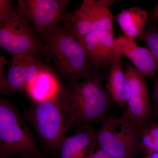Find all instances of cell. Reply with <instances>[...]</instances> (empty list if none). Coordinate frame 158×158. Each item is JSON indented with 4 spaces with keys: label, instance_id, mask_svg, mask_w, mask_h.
I'll return each instance as SVG.
<instances>
[{
    "label": "cell",
    "instance_id": "obj_9",
    "mask_svg": "<svg viewBox=\"0 0 158 158\" xmlns=\"http://www.w3.org/2000/svg\"><path fill=\"white\" fill-rule=\"evenodd\" d=\"M125 72L129 81L131 93L123 115L142 130L152 120L153 106L146 77L128 62Z\"/></svg>",
    "mask_w": 158,
    "mask_h": 158
},
{
    "label": "cell",
    "instance_id": "obj_3",
    "mask_svg": "<svg viewBox=\"0 0 158 158\" xmlns=\"http://www.w3.org/2000/svg\"><path fill=\"white\" fill-rule=\"evenodd\" d=\"M0 156L2 158L45 156L27 122L8 99H0Z\"/></svg>",
    "mask_w": 158,
    "mask_h": 158
},
{
    "label": "cell",
    "instance_id": "obj_1",
    "mask_svg": "<svg viewBox=\"0 0 158 158\" xmlns=\"http://www.w3.org/2000/svg\"><path fill=\"white\" fill-rule=\"evenodd\" d=\"M59 94L69 131L102 123L113 100L99 72L88 79L61 85Z\"/></svg>",
    "mask_w": 158,
    "mask_h": 158
},
{
    "label": "cell",
    "instance_id": "obj_24",
    "mask_svg": "<svg viewBox=\"0 0 158 158\" xmlns=\"http://www.w3.org/2000/svg\"><path fill=\"white\" fill-rule=\"evenodd\" d=\"M88 158H113L102 150L98 148Z\"/></svg>",
    "mask_w": 158,
    "mask_h": 158
},
{
    "label": "cell",
    "instance_id": "obj_13",
    "mask_svg": "<svg viewBox=\"0 0 158 158\" xmlns=\"http://www.w3.org/2000/svg\"><path fill=\"white\" fill-rule=\"evenodd\" d=\"M122 58L118 57L111 64L106 87L113 100L125 110L131 95V86L123 69Z\"/></svg>",
    "mask_w": 158,
    "mask_h": 158
},
{
    "label": "cell",
    "instance_id": "obj_5",
    "mask_svg": "<svg viewBox=\"0 0 158 158\" xmlns=\"http://www.w3.org/2000/svg\"><path fill=\"white\" fill-rule=\"evenodd\" d=\"M141 130L123 115L107 116L95 132L98 147L113 158H136L142 152Z\"/></svg>",
    "mask_w": 158,
    "mask_h": 158
},
{
    "label": "cell",
    "instance_id": "obj_12",
    "mask_svg": "<svg viewBox=\"0 0 158 158\" xmlns=\"http://www.w3.org/2000/svg\"><path fill=\"white\" fill-rule=\"evenodd\" d=\"M97 146L92 127L85 126L77 128L73 135L65 137L59 153L60 158H88Z\"/></svg>",
    "mask_w": 158,
    "mask_h": 158
},
{
    "label": "cell",
    "instance_id": "obj_10",
    "mask_svg": "<svg viewBox=\"0 0 158 158\" xmlns=\"http://www.w3.org/2000/svg\"><path fill=\"white\" fill-rule=\"evenodd\" d=\"M116 39L113 31H98L78 40L96 73L109 69L119 57L115 48Z\"/></svg>",
    "mask_w": 158,
    "mask_h": 158
},
{
    "label": "cell",
    "instance_id": "obj_22",
    "mask_svg": "<svg viewBox=\"0 0 158 158\" xmlns=\"http://www.w3.org/2000/svg\"><path fill=\"white\" fill-rule=\"evenodd\" d=\"M7 64L6 57L3 56L0 57V90L2 89L6 82V77L5 74V68Z\"/></svg>",
    "mask_w": 158,
    "mask_h": 158
},
{
    "label": "cell",
    "instance_id": "obj_18",
    "mask_svg": "<svg viewBox=\"0 0 158 158\" xmlns=\"http://www.w3.org/2000/svg\"><path fill=\"white\" fill-rule=\"evenodd\" d=\"M18 56L24 71L26 85L27 88L37 78L41 72L49 67L43 62V61L30 55L23 54Z\"/></svg>",
    "mask_w": 158,
    "mask_h": 158
},
{
    "label": "cell",
    "instance_id": "obj_26",
    "mask_svg": "<svg viewBox=\"0 0 158 158\" xmlns=\"http://www.w3.org/2000/svg\"><path fill=\"white\" fill-rule=\"evenodd\" d=\"M27 158H55V157L48 158L46 156L43 157H35Z\"/></svg>",
    "mask_w": 158,
    "mask_h": 158
},
{
    "label": "cell",
    "instance_id": "obj_14",
    "mask_svg": "<svg viewBox=\"0 0 158 158\" xmlns=\"http://www.w3.org/2000/svg\"><path fill=\"white\" fill-rule=\"evenodd\" d=\"M148 17L147 11L135 6L122 10L115 19L124 35L135 40L141 37Z\"/></svg>",
    "mask_w": 158,
    "mask_h": 158
},
{
    "label": "cell",
    "instance_id": "obj_6",
    "mask_svg": "<svg viewBox=\"0 0 158 158\" xmlns=\"http://www.w3.org/2000/svg\"><path fill=\"white\" fill-rule=\"evenodd\" d=\"M114 0H84L78 9L67 11L64 27L77 40L94 31H113L114 18L110 8Z\"/></svg>",
    "mask_w": 158,
    "mask_h": 158
},
{
    "label": "cell",
    "instance_id": "obj_16",
    "mask_svg": "<svg viewBox=\"0 0 158 158\" xmlns=\"http://www.w3.org/2000/svg\"><path fill=\"white\" fill-rule=\"evenodd\" d=\"M24 71L18 55L11 56L6 82L2 89L0 90L1 95L12 94L27 89Z\"/></svg>",
    "mask_w": 158,
    "mask_h": 158
},
{
    "label": "cell",
    "instance_id": "obj_8",
    "mask_svg": "<svg viewBox=\"0 0 158 158\" xmlns=\"http://www.w3.org/2000/svg\"><path fill=\"white\" fill-rule=\"evenodd\" d=\"M70 0H18L16 9L44 38L58 27Z\"/></svg>",
    "mask_w": 158,
    "mask_h": 158
},
{
    "label": "cell",
    "instance_id": "obj_19",
    "mask_svg": "<svg viewBox=\"0 0 158 158\" xmlns=\"http://www.w3.org/2000/svg\"><path fill=\"white\" fill-rule=\"evenodd\" d=\"M139 40L145 43L158 60V29L151 26L145 28Z\"/></svg>",
    "mask_w": 158,
    "mask_h": 158
},
{
    "label": "cell",
    "instance_id": "obj_15",
    "mask_svg": "<svg viewBox=\"0 0 158 158\" xmlns=\"http://www.w3.org/2000/svg\"><path fill=\"white\" fill-rule=\"evenodd\" d=\"M61 85L52 69L43 71L25 92L32 101L40 102L52 97L59 93Z\"/></svg>",
    "mask_w": 158,
    "mask_h": 158
},
{
    "label": "cell",
    "instance_id": "obj_7",
    "mask_svg": "<svg viewBox=\"0 0 158 158\" xmlns=\"http://www.w3.org/2000/svg\"><path fill=\"white\" fill-rule=\"evenodd\" d=\"M0 47L11 56L27 54L41 61L49 59L45 43L38 39L31 23L18 10L0 27Z\"/></svg>",
    "mask_w": 158,
    "mask_h": 158
},
{
    "label": "cell",
    "instance_id": "obj_2",
    "mask_svg": "<svg viewBox=\"0 0 158 158\" xmlns=\"http://www.w3.org/2000/svg\"><path fill=\"white\" fill-rule=\"evenodd\" d=\"M44 39L49 59L53 60L68 82L85 80L98 73L78 40L64 27H58Z\"/></svg>",
    "mask_w": 158,
    "mask_h": 158
},
{
    "label": "cell",
    "instance_id": "obj_20",
    "mask_svg": "<svg viewBox=\"0 0 158 158\" xmlns=\"http://www.w3.org/2000/svg\"><path fill=\"white\" fill-rule=\"evenodd\" d=\"M14 1L0 0V27L9 21L17 13L18 10L13 6Z\"/></svg>",
    "mask_w": 158,
    "mask_h": 158
},
{
    "label": "cell",
    "instance_id": "obj_4",
    "mask_svg": "<svg viewBox=\"0 0 158 158\" xmlns=\"http://www.w3.org/2000/svg\"><path fill=\"white\" fill-rule=\"evenodd\" d=\"M37 134L44 149L56 156L69 131L59 93L51 98L32 101L23 113Z\"/></svg>",
    "mask_w": 158,
    "mask_h": 158
},
{
    "label": "cell",
    "instance_id": "obj_25",
    "mask_svg": "<svg viewBox=\"0 0 158 158\" xmlns=\"http://www.w3.org/2000/svg\"><path fill=\"white\" fill-rule=\"evenodd\" d=\"M141 158H158V152L144 154V156Z\"/></svg>",
    "mask_w": 158,
    "mask_h": 158
},
{
    "label": "cell",
    "instance_id": "obj_23",
    "mask_svg": "<svg viewBox=\"0 0 158 158\" xmlns=\"http://www.w3.org/2000/svg\"><path fill=\"white\" fill-rule=\"evenodd\" d=\"M158 21V2L155 7L149 14V17L146 25L148 27L152 25Z\"/></svg>",
    "mask_w": 158,
    "mask_h": 158
},
{
    "label": "cell",
    "instance_id": "obj_17",
    "mask_svg": "<svg viewBox=\"0 0 158 158\" xmlns=\"http://www.w3.org/2000/svg\"><path fill=\"white\" fill-rule=\"evenodd\" d=\"M140 145L144 154L158 152V123L153 120L141 131Z\"/></svg>",
    "mask_w": 158,
    "mask_h": 158
},
{
    "label": "cell",
    "instance_id": "obj_11",
    "mask_svg": "<svg viewBox=\"0 0 158 158\" xmlns=\"http://www.w3.org/2000/svg\"><path fill=\"white\" fill-rule=\"evenodd\" d=\"M118 56L125 57L145 77L155 78L158 71V60L149 48L138 45L135 40L120 35L115 40Z\"/></svg>",
    "mask_w": 158,
    "mask_h": 158
},
{
    "label": "cell",
    "instance_id": "obj_21",
    "mask_svg": "<svg viewBox=\"0 0 158 158\" xmlns=\"http://www.w3.org/2000/svg\"><path fill=\"white\" fill-rule=\"evenodd\" d=\"M153 118L158 119V71L154 78L152 95Z\"/></svg>",
    "mask_w": 158,
    "mask_h": 158
}]
</instances>
